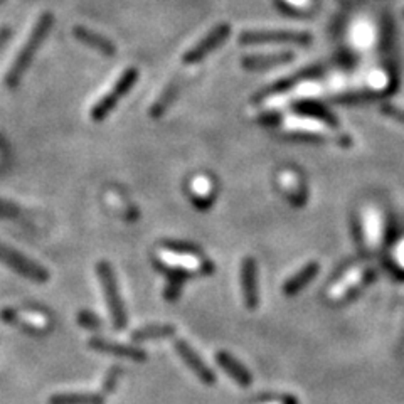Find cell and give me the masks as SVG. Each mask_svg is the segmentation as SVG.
I'll return each mask as SVG.
<instances>
[{"label": "cell", "mask_w": 404, "mask_h": 404, "mask_svg": "<svg viewBox=\"0 0 404 404\" xmlns=\"http://www.w3.org/2000/svg\"><path fill=\"white\" fill-rule=\"evenodd\" d=\"M53 22H54V19H53V15H51V12H44L39 15L36 24H34L33 30H30L29 37H27V41L24 42V46H22L21 51H19L17 58H15L12 66H10L9 73H7L6 85L9 86V88H15V86L21 83L22 76H24L27 68H29L30 62H33L34 56H36L39 46L42 44V41H44L46 36L49 34L51 27H53Z\"/></svg>", "instance_id": "6da1fadb"}, {"label": "cell", "mask_w": 404, "mask_h": 404, "mask_svg": "<svg viewBox=\"0 0 404 404\" xmlns=\"http://www.w3.org/2000/svg\"><path fill=\"white\" fill-rule=\"evenodd\" d=\"M96 272L98 278H100L101 281V286H103V293L105 298H107L109 313H112L113 327H115L116 331H123V328L127 327V312H125L123 301H121L118 285H116V278L115 273H113L112 265L107 261L98 263Z\"/></svg>", "instance_id": "7a4b0ae2"}, {"label": "cell", "mask_w": 404, "mask_h": 404, "mask_svg": "<svg viewBox=\"0 0 404 404\" xmlns=\"http://www.w3.org/2000/svg\"><path fill=\"white\" fill-rule=\"evenodd\" d=\"M239 42L245 46L258 44H298L308 46L312 36L308 33L297 30H245L239 36Z\"/></svg>", "instance_id": "3957f363"}, {"label": "cell", "mask_w": 404, "mask_h": 404, "mask_svg": "<svg viewBox=\"0 0 404 404\" xmlns=\"http://www.w3.org/2000/svg\"><path fill=\"white\" fill-rule=\"evenodd\" d=\"M137 80H139V71H137L135 68H128L127 71L118 78V81L113 85V88L109 89L107 95L101 98L95 107L91 108V118L95 121H101L107 118L109 113L113 112V108L116 107V103L130 91L132 86L137 83Z\"/></svg>", "instance_id": "277c9868"}, {"label": "cell", "mask_w": 404, "mask_h": 404, "mask_svg": "<svg viewBox=\"0 0 404 404\" xmlns=\"http://www.w3.org/2000/svg\"><path fill=\"white\" fill-rule=\"evenodd\" d=\"M0 261L9 266L10 270H14L15 273L22 274V276L33 281H37V283H46L49 280V273L44 266L37 265L36 261L29 260L24 254L9 248L3 243H0Z\"/></svg>", "instance_id": "5b68a950"}, {"label": "cell", "mask_w": 404, "mask_h": 404, "mask_svg": "<svg viewBox=\"0 0 404 404\" xmlns=\"http://www.w3.org/2000/svg\"><path fill=\"white\" fill-rule=\"evenodd\" d=\"M231 34V26L229 24H218L214 26L209 33L204 36L194 48L187 51L184 54L182 61L184 64H195V62L202 61L207 54H211L216 48L222 44L226 41V37Z\"/></svg>", "instance_id": "8992f818"}, {"label": "cell", "mask_w": 404, "mask_h": 404, "mask_svg": "<svg viewBox=\"0 0 404 404\" xmlns=\"http://www.w3.org/2000/svg\"><path fill=\"white\" fill-rule=\"evenodd\" d=\"M241 288L245 304L249 310H256L260 305V290H258V265L254 258L246 256L241 263Z\"/></svg>", "instance_id": "52a82bcc"}, {"label": "cell", "mask_w": 404, "mask_h": 404, "mask_svg": "<svg viewBox=\"0 0 404 404\" xmlns=\"http://www.w3.org/2000/svg\"><path fill=\"white\" fill-rule=\"evenodd\" d=\"M175 351H177L180 359L186 362V366L189 367L195 376H197L201 383L207 384V386H213V384H216L214 372L206 366V362H204L201 357H199L197 352H195L189 344L184 342V340H177V342H175Z\"/></svg>", "instance_id": "ba28073f"}, {"label": "cell", "mask_w": 404, "mask_h": 404, "mask_svg": "<svg viewBox=\"0 0 404 404\" xmlns=\"http://www.w3.org/2000/svg\"><path fill=\"white\" fill-rule=\"evenodd\" d=\"M88 344H89V347L95 349L96 352H103V354L123 357V359L137 360V362H143V360H147V354H145L142 349L132 347V345L109 342V340L101 339V337H93Z\"/></svg>", "instance_id": "9c48e42d"}, {"label": "cell", "mask_w": 404, "mask_h": 404, "mask_svg": "<svg viewBox=\"0 0 404 404\" xmlns=\"http://www.w3.org/2000/svg\"><path fill=\"white\" fill-rule=\"evenodd\" d=\"M160 260L170 268H175L177 272L189 274V273H204V268H209L211 265H204L197 258L192 256L189 253H174V251H167V253L160 254Z\"/></svg>", "instance_id": "30bf717a"}, {"label": "cell", "mask_w": 404, "mask_h": 404, "mask_svg": "<svg viewBox=\"0 0 404 404\" xmlns=\"http://www.w3.org/2000/svg\"><path fill=\"white\" fill-rule=\"evenodd\" d=\"M73 34L78 41L83 42V44L86 46H89V48L96 49L98 53L105 54V56H113V54L116 53L115 44H113L108 37L101 36V34H98V33H93V30H89L88 27L74 26Z\"/></svg>", "instance_id": "8fae6325"}, {"label": "cell", "mask_w": 404, "mask_h": 404, "mask_svg": "<svg viewBox=\"0 0 404 404\" xmlns=\"http://www.w3.org/2000/svg\"><path fill=\"white\" fill-rule=\"evenodd\" d=\"M216 362L219 364V366L222 367V371L227 372V374L231 376L239 386H245L248 387L251 383H253V378H251L249 371L243 366L239 360L234 359L233 355L227 354L225 351H219L218 354H216Z\"/></svg>", "instance_id": "7c38bea8"}, {"label": "cell", "mask_w": 404, "mask_h": 404, "mask_svg": "<svg viewBox=\"0 0 404 404\" xmlns=\"http://www.w3.org/2000/svg\"><path fill=\"white\" fill-rule=\"evenodd\" d=\"M319 273V263H308L297 274H293L288 281L283 285V293L286 297H293L300 293L313 278Z\"/></svg>", "instance_id": "4fadbf2b"}, {"label": "cell", "mask_w": 404, "mask_h": 404, "mask_svg": "<svg viewBox=\"0 0 404 404\" xmlns=\"http://www.w3.org/2000/svg\"><path fill=\"white\" fill-rule=\"evenodd\" d=\"M293 60L292 53H274V54H266V56H246L243 58L241 64L245 66L249 71H256V69H266L273 68V66L285 64Z\"/></svg>", "instance_id": "5bb4252c"}, {"label": "cell", "mask_w": 404, "mask_h": 404, "mask_svg": "<svg viewBox=\"0 0 404 404\" xmlns=\"http://www.w3.org/2000/svg\"><path fill=\"white\" fill-rule=\"evenodd\" d=\"M180 86H182V81H180L179 78H174V80L166 86V89H164L162 95L159 96V100L152 105V108H150L152 118H162V116L166 115L167 109L170 108V105L174 103L175 98H177Z\"/></svg>", "instance_id": "9a60e30c"}, {"label": "cell", "mask_w": 404, "mask_h": 404, "mask_svg": "<svg viewBox=\"0 0 404 404\" xmlns=\"http://www.w3.org/2000/svg\"><path fill=\"white\" fill-rule=\"evenodd\" d=\"M0 319L10 325H17V327H21L22 331H27V332H39L42 325H44L42 317H36V315L24 317V315H21V313L15 312L14 308H3L2 312H0Z\"/></svg>", "instance_id": "2e32d148"}, {"label": "cell", "mask_w": 404, "mask_h": 404, "mask_svg": "<svg viewBox=\"0 0 404 404\" xmlns=\"http://www.w3.org/2000/svg\"><path fill=\"white\" fill-rule=\"evenodd\" d=\"M175 333V327L168 324L162 325H148V327L139 328L132 333L133 342H145V340H159V339H168Z\"/></svg>", "instance_id": "e0dca14e"}, {"label": "cell", "mask_w": 404, "mask_h": 404, "mask_svg": "<svg viewBox=\"0 0 404 404\" xmlns=\"http://www.w3.org/2000/svg\"><path fill=\"white\" fill-rule=\"evenodd\" d=\"M49 404H103V398L98 394H56L49 399Z\"/></svg>", "instance_id": "ac0fdd59"}, {"label": "cell", "mask_w": 404, "mask_h": 404, "mask_svg": "<svg viewBox=\"0 0 404 404\" xmlns=\"http://www.w3.org/2000/svg\"><path fill=\"white\" fill-rule=\"evenodd\" d=\"M297 108H298V112L307 113V115H310V116H319V118H324L325 121H328V123L333 125V127L337 125V120L333 118V116L327 112V109L322 108L320 105H317V103H304V105H298Z\"/></svg>", "instance_id": "d6986e66"}, {"label": "cell", "mask_w": 404, "mask_h": 404, "mask_svg": "<svg viewBox=\"0 0 404 404\" xmlns=\"http://www.w3.org/2000/svg\"><path fill=\"white\" fill-rule=\"evenodd\" d=\"M78 324H80L81 327L89 328V331H100L101 328V320L98 319L95 313L88 312V310H81V312L78 313Z\"/></svg>", "instance_id": "ffe728a7"}, {"label": "cell", "mask_w": 404, "mask_h": 404, "mask_svg": "<svg viewBox=\"0 0 404 404\" xmlns=\"http://www.w3.org/2000/svg\"><path fill=\"white\" fill-rule=\"evenodd\" d=\"M285 139L298 140V142H325L324 137L315 135V133H304V132L285 133Z\"/></svg>", "instance_id": "44dd1931"}, {"label": "cell", "mask_w": 404, "mask_h": 404, "mask_svg": "<svg viewBox=\"0 0 404 404\" xmlns=\"http://www.w3.org/2000/svg\"><path fill=\"white\" fill-rule=\"evenodd\" d=\"M380 112L386 116H389V118L398 120L399 123L404 125V109L394 107V105H383V107H380Z\"/></svg>", "instance_id": "7402d4cb"}, {"label": "cell", "mask_w": 404, "mask_h": 404, "mask_svg": "<svg viewBox=\"0 0 404 404\" xmlns=\"http://www.w3.org/2000/svg\"><path fill=\"white\" fill-rule=\"evenodd\" d=\"M21 209L17 206H14L12 202L2 201L0 199V218H17Z\"/></svg>", "instance_id": "603a6c76"}, {"label": "cell", "mask_w": 404, "mask_h": 404, "mask_svg": "<svg viewBox=\"0 0 404 404\" xmlns=\"http://www.w3.org/2000/svg\"><path fill=\"white\" fill-rule=\"evenodd\" d=\"M166 248L168 251H174V253H195L197 248L192 245H180V243H166Z\"/></svg>", "instance_id": "cb8c5ba5"}, {"label": "cell", "mask_w": 404, "mask_h": 404, "mask_svg": "<svg viewBox=\"0 0 404 404\" xmlns=\"http://www.w3.org/2000/svg\"><path fill=\"white\" fill-rule=\"evenodd\" d=\"M120 376V369L118 367H113L112 371H109V374L107 376V380H105V391L109 392L113 389V386H115L116 379H118Z\"/></svg>", "instance_id": "d4e9b609"}, {"label": "cell", "mask_w": 404, "mask_h": 404, "mask_svg": "<svg viewBox=\"0 0 404 404\" xmlns=\"http://www.w3.org/2000/svg\"><path fill=\"white\" fill-rule=\"evenodd\" d=\"M7 37H9V29H2V30H0V46H2L3 42H6Z\"/></svg>", "instance_id": "484cf974"}, {"label": "cell", "mask_w": 404, "mask_h": 404, "mask_svg": "<svg viewBox=\"0 0 404 404\" xmlns=\"http://www.w3.org/2000/svg\"><path fill=\"white\" fill-rule=\"evenodd\" d=\"M283 404H298V399L293 398V396H286Z\"/></svg>", "instance_id": "4316f807"}, {"label": "cell", "mask_w": 404, "mask_h": 404, "mask_svg": "<svg viewBox=\"0 0 404 404\" xmlns=\"http://www.w3.org/2000/svg\"><path fill=\"white\" fill-rule=\"evenodd\" d=\"M2 2H3V0H0V3H2Z\"/></svg>", "instance_id": "83f0119b"}, {"label": "cell", "mask_w": 404, "mask_h": 404, "mask_svg": "<svg viewBox=\"0 0 404 404\" xmlns=\"http://www.w3.org/2000/svg\"><path fill=\"white\" fill-rule=\"evenodd\" d=\"M403 15H404V12H403Z\"/></svg>", "instance_id": "f1b7e54d"}]
</instances>
